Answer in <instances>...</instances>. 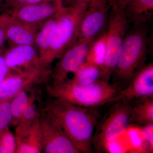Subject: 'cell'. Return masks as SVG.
<instances>
[{
  "label": "cell",
  "instance_id": "1",
  "mask_svg": "<svg viewBox=\"0 0 153 153\" xmlns=\"http://www.w3.org/2000/svg\"><path fill=\"white\" fill-rule=\"evenodd\" d=\"M60 126L79 153L92 152L99 114L95 108L71 104L58 99L47 102L44 111Z\"/></svg>",
  "mask_w": 153,
  "mask_h": 153
},
{
  "label": "cell",
  "instance_id": "2",
  "mask_svg": "<svg viewBox=\"0 0 153 153\" xmlns=\"http://www.w3.org/2000/svg\"><path fill=\"white\" fill-rule=\"evenodd\" d=\"M119 91L116 84L102 79L82 85L67 79L61 83H52L47 88V93L52 98L89 108L111 103Z\"/></svg>",
  "mask_w": 153,
  "mask_h": 153
},
{
  "label": "cell",
  "instance_id": "3",
  "mask_svg": "<svg viewBox=\"0 0 153 153\" xmlns=\"http://www.w3.org/2000/svg\"><path fill=\"white\" fill-rule=\"evenodd\" d=\"M149 26L130 27L126 34L120 56L112 76L119 90L126 87L143 65L148 54Z\"/></svg>",
  "mask_w": 153,
  "mask_h": 153
},
{
  "label": "cell",
  "instance_id": "4",
  "mask_svg": "<svg viewBox=\"0 0 153 153\" xmlns=\"http://www.w3.org/2000/svg\"><path fill=\"white\" fill-rule=\"evenodd\" d=\"M88 4L61 7L58 12L57 28L51 47L41 60L45 69L51 70L52 63L77 41L79 24Z\"/></svg>",
  "mask_w": 153,
  "mask_h": 153
},
{
  "label": "cell",
  "instance_id": "5",
  "mask_svg": "<svg viewBox=\"0 0 153 153\" xmlns=\"http://www.w3.org/2000/svg\"><path fill=\"white\" fill-rule=\"evenodd\" d=\"M123 9L111 6L106 33V53L102 80L109 82L120 56L124 41L130 27Z\"/></svg>",
  "mask_w": 153,
  "mask_h": 153
},
{
  "label": "cell",
  "instance_id": "6",
  "mask_svg": "<svg viewBox=\"0 0 153 153\" xmlns=\"http://www.w3.org/2000/svg\"><path fill=\"white\" fill-rule=\"evenodd\" d=\"M114 103L116 104L94 134L93 145L97 151L106 149L109 144L114 142L125 131L130 123L133 102Z\"/></svg>",
  "mask_w": 153,
  "mask_h": 153
},
{
  "label": "cell",
  "instance_id": "7",
  "mask_svg": "<svg viewBox=\"0 0 153 153\" xmlns=\"http://www.w3.org/2000/svg\"><path fill=\"white\" fill-rule=\"evenodd\" d=\"M110 7L108 0H90L80 21L78 39L94 41L105 32Z\"/></svg>",
  "mask_w": 153,
  "mask_h": 153
},
{
  "label": "cell",
  "instance_id": "8",
  "mask_svg": "<svg viewBox=\"0 0 153 153\" xmlns=\"http://www.w3.org/2000/svg\"><path fill=\"white\" fill-rule=\"evenodd\" d=\"M93 41L77 39L59 58L51 69L52 83H60L68 79V74H74L85 61L88 52Z\"/></svg>",
  "mask_w": 153,
  "mask_h": 153
},
{
  "label": "cell",
  "instance_id": "9",
  "mask_svg": "<svg viewBox=\"0 0 153 153\" xmlns=\"http://www.w3.org/2000/svg\"><path fill=\"white\" fill-rule=\"evenodd\" d=\"M43 149L46 153H79L71 140L51 117L43 111L39 120Z\"/></svg>",
  "mask_w": 153,
  "mask_h": 153
},
{
  "label": "cell",
  "instance_id": "10",
  "mask_svg": "<svg viewBox=\"0 0 153 153\" xmlns=\"http://www.w3.org/2000/svg\"><path fill=\"white\" fill-rule=\"evenodd\" d=\"M4 56L10 73L26 74L51 71L43 67L38 51L34 45L9 46Z\"/></svg>",
  "mask_w": 153,
  "mask_h": 153
},
{
  "label": "cell",
  "instance_id": "11",
  "mask_svg": "<svg viewBox=\"0 0 153 153\" xmlns=\"http://www.w3.org/2000/svg\"><path fill=\"white\" fill-rule=\"evenodd\" d=\"M153 98V63L143 66L128 85L118 91L111 103Z\"/></svg>",
  "mask_w": 153,
  "mask_h": 153
},
{
  "label": "cell",
  "instance_id": "12",
  "mask_svg": "<svg viewBox=\"0 0 153 153\" xmlns=\"http://www.w3.org/2000/svg\"><path fill=\"white\" fill-rule=\"evenodd\" d=\"M63 5L61 3L44 1L13 8L5 13L23 24L39 27L48 19L56 15Z\"/></svg>",
  "mask_w": 153,
  "mask_h": 153
},
{
  "label": "cell",
  "instance_id": "13",
  "mask_svg": "<svg viewBox=\"0 0 153 153\" xmlns=\"http://www.w3.org/2000/svg\"><path fill=\"white\" fill-rule=\"evenodd\" d=\"M50 71L26 74L11 73L0 83V102L12 99L22 90L45 82L50 78Z\"/></svg>",
  "mask_w": 153,
  "mask_h": 153
},
{
  "label": "cell",
  "instance_id": "14",
  "mask_svg": "<svg viewBox=\"0 0 153 153\" xmlns=\"http://www.w3.org/2000/svg\"><path fill=\"white\" fill-rule=\"evenodd\" d=\"M6 42L9 46L34 45L36 32L40 27H32L17 21L5 13Z\"/></svg>",
  "mask_w": 153,
  "mask_h": 153
},
{
  "label": "cell",
  "instance_id": "15",
  "mask_svg": "<svg viewBox=\"0 0 153 153\" xmlns=\"http://www.w3.org/2000/svg\"><path fill=\"white\" fill-rule=\"evenodd\" d=\"M123 8L130 24L149 26L152 22L153 0H128Z\"/></svg>",
  "mask_w": 153,
  "mask_h": 153
},
{
  "label": "cell",
  "instance_id": "16",
  "mask_svg": "<svg viewBox=\"0 0 153 153\" xmlns=\"http://www.w3.org/2000/svg\"><path fill=\"white\" fill-rule=\"evenodd\" d=\"M58 13L43 23L36 32L34 46L38 51L41 60L48 52L52 44L57 28Z\"/></svg>",
  "mask_w": 153,
  "mask_h": 153
},
{
  "label": "cell",
  "instance_id": "17",
  "mask_svg": "<svg viewBox=\"0 0 153 153\" xmlns=\"http://www.w3.org/2000/svg\"><path fill=\"white\" fill-rule=\"evenodd\" d=\"M16 138L17 142L16 153L42 152L43 140L39 120L25 134Z\"/></svg>",
  "mask_w": 153,
  "mask_h": 153
},
{
  "label": "cell",
  "instance_id": "18",
  "mask_svg": "<svg viewBox=\"0 0 153 153\" xmlns=\"http://www.w3.org/2000/svg\"><path fill=\"white\" fill-rule=\"evenodd\" d=\"M41 113L36 102V96L34 93L30 94V100L23 113L22 119L16 126L15 136H22L27 132L36 122L40 119Z\"/></svg>",
  "mask_w": 153,
  "mask_h": 153
},
{
  "label": "cell",
  "instance_id": "19",
  "mask_svg": "<svg viewBox=\"0 0 153 153\" xmlns=\"http://www.w3.org/2000/svg\"><path fill=\"white\" fill-rule=\"evenodd\" d=\"M133 103L130 123L144 126L153 123V98L138 100Z\"/></svg>",
  "mask_w": 153,
  "mask_h": 153
},
{
  "label": "cell",
  "instance_id": "20",
  "mask_svg": "<svg viewBox=\"0 0 153 153\" xmlns=\"http://www.w3.org/2000/svg\"><path fill=\"white\" fill-rule=\"evenodd\" d=\"M102 70L94 64L85 61L73 74L71 80L77 84L89 85L102 79Z\"/></svg>",
  "mask_w": 153,
  "mask_h": 153
},
{
  "label": "cell",
  "instance_id": "21",
  "mask_svg": "<svg viewBox=\"0 0 153 153\" xmlns=\"http://www.w3.org/2000/svg\"><path fill=\"white\" fill-rule=\"evenodd\" d=\"M106 53V33L94 40L91 44L85 61L101 68L104 67Z\"/></svg>",
  "mask_w": 153,
  "mask_h": 153
},
{
  "label": "cell",
  "instance_id": "22",
  "mask_svg": "<svg viewBox=\"0 0 153 153\" xmlns=\"http://www.w3.org/2000/svg\"><path fill=\"white\" fill-rule=\"evenodd\" d=\"M27 90L28 89L22 90L11 99L12 125H18L22 119L23 113L30 100V94L28 93Z\"/></svg>",
  "mask_w": 153,
  "mask_h": 153
},
{
  "label": "cell",
  "instance_id": "23",
  "mask_svg": "<svg viewBox=\"0 0 153 153\" xmlns=\"http://www.w3.org/2000/svg\"><path fill=\"white\" fill-rule=\"evenodd\" d=\"M16 149L15 134L8 128L0 132V153H16Z\"/></svg>",
  "mask_w": 153,
  "mask_h": 153
},
{
  "label": "cell",
  "instance_id": "24",
  "mask_svg": "<svg viewBox=\"0 0 153 153\" xmlns=\"http://www.w3.org/2000/svg\"><path fill=\"white\" fill-rule=\"evenodd\" d=\"M11 100L0 102V132L8 128L12 122Z\"/></svg>",
  "mask_w": 153,
  "mask_h": 153
},
{
  "label": "cell",
  "instance_id": "25",
  "mask_svg": "<svg viewBox=\"0 0 153 153\" xmlns=\"http://www.w3.org/2000/svg\"><path fill=\"white\" fill-rule=\"evenodd\" d=\"M4 48L0 49V83L10 74V69L4 56Z\"/></svg>",
  "mask_w": 153,
  "mask_h": 153
},
{
  "label": "cell",
  "instance_id": "26",
  "mask_svg": "<svg viewBox=\"0 0 153 153\" xmlns=\"http://www.w3.org/2000/svg\"><path fill=\"white\" fill-rule=\"evenodd\" d=\"M140 133L143 139L153 147V123L143 126Z\"/></svg>",
  "mask_w": 153,
  "mask_h": 153
},
{
  "label": "cell",
  "instance_id": "27",
  "mask_svg": "<svg viewBox=\"0 0 153 153\" xmlns=\"http://www.w3.org/2000/svg\"><path fill=\"white\" fill-rule=\"evenodd\" d=\"M5 13L0 14V49L4 48L6 42L5 30Z\"/></svg>",
  "mask_w": 153,
  "mask_h": 153
},
{
  "label": "cell",
  "instance_id": "28",
  "mask_svg": "<svg viewBox=\"0 0 153 153\" xmlns=\"http://www.w3.org/2000/svg\"><path fill=\"white\" fill-rule=\"evenodd\" d=\"M43 1H44V0H10V8L8 10L20 6L37 4Z\"/></svg>",
  "mask_w": 153,
  "mask_h": 153
},
{
  "label": "cell",
  "instance_id": "29",
  "mask_svg": "<svg viewBox=\"0 0 153 153\" xmlns=\"http://www.w3.org/2000/svg\"><path fill=\"white\" fill-rule=\"evenodd\" d=\"M10 0H0V14L7 12L10 8Z\"/></svg>",
  "mask_w": 153,
  "mask_h": 153
},
{
  "label": "cell",
  "instance_id": "30",
  "mask_svg": "<svg viewBox=\"0 0 153 153\" xmlns=\"http://www.w3.org/2000/svg\"><path fill=\"white\" fill-rule=\"evenodd\" d=\"M128 0H108L110 7L113 6L123 7V6Z\"/></svg>",
  "mask_w": 153,
  "mask_h": 153
},
{
  "label": "cell",
  "instance_id": "31",
  "mask_svg": "<svg viewBox=\"0 0 153 153\" xmlns=\"http://www.w3.org/2000/svg\"><path fill=\"white\" fill-rule=\"evenodd\" d=\"M67 2L70 3L69 6L73 5L80 3H88L90 0H65Z\"/></svg>",
  "mask_w": 153,
  "mask_h": 153
},
{
  "label": "cell",
  "instance_id": "32",
  "mask_svg": "<svg viewBox=\"0 0 153 153\" xmlns=\"http://www.w3.org/2000/svg\"><path fill=\"white\" fill-rule=\"evenodd\" d=\"M44 1H45L52 2L60 3L63 4V0H44Z\"/></svg>",
  "mask_w": 153,
  "mask_h": 153
}]
</instances>
